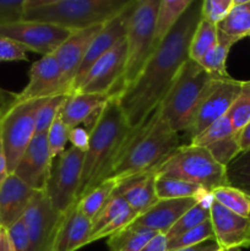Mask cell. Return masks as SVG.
Returning a JSON list of instances; mask_svg holds the SVG:
<instances>
[{
    "mask_svg": "<svg viewBox=\"0 0 250 251\" xmlns=\"http://www.w3.org/2000/svg\"><path fill=\"white\" fill-rule=\"evenodd\" d=\"M201 4L202 0H194L171 33L151 54L135 81L117 95L131 129L156 110L189 59L191 37L201 19Z\"/></svg>",
    "mask_w": 250,
    "mask_h": 251,
    "instance_id": "cell-1",
    "label": "cell"
},
{
    "mask_svg": "<svg viewBox=\"0 0 250 251\" xmlns=\"http://www.w3.org/2000/svg\"><path fill=\"white\" fill-rule=\"evenodd\" d=\"M131 131L119 98L117 95L110 96L90 129V141L83 158L76 202L109 179L115 159Z\"/></svg>",
    "mask_w": 250,
    "mask_h": 251,
    "instance_id": "cell-2",
    "label": "cell"
},
{
    "mask_svg": "<svg viewBox=\"0 0 250 251\" xmlns=\"http://www.w3.org/2000/svg\"><path fill=\"white\" fill-rule=\"evenodd\" d=\"M180 136L161 115L159 108L132 129L114 162L109 178L123 180L137 174L154 172L178 147Z\"/></svg>",
    "mask_w": 250,
    "mask_h": 251,
    "instance_id": "cell-3",
    "label": "cell"
},
{
    "mask_svg": "<svg viewBox=\"0 0 250 251\" xmlns=\"http://www.w3.org/2000/svg\"><path fill=\"white\" fill-rule=\"evenodd\" d=\"M130 0H25L24 19L71 32L107 24Z\"/></svg>",
    "mask_w": 250,
    "mask_h": 251,
    "instance_id": "cell-4",
    "label": "cell"
},
{
    "mask_svg": "<svg viewBox=\"0 0 250 251\" xmlns=\"http://www.w3.org/2000/svg\"><path fill=\"white\" fill-rule=\"evenodd\" d=\"M215 77L198 61L184 63L172 82L158 108L161 115L175 132H185L190 127L196 109Z\"/></svg>",
    "mask_w": 250,
    "mask_h": 251,
    "instance_id": "cell-5",
    "label": "cell"
},
{
    "mask_svg": "<svg viewBox=\"0 0 250 251\" xmlns=\"http://www.w3.org/2000/svg\"><path fill=\"white\" fill-rule=\"evenodd\" d=\"M154 173L194 183L202 186L208 193L229 185L225 167L218 163L206 149L190 144L172 152L157 167Z\"/></svg>",
    "mask_w": 250,
    "mask_h": 251,
    "instance_id": "cell-6",
    "label": "cell"
},
{
    "mask_svg": "<svg viewBox=\"0 0 250 251\" xmlns=\"http://www.w3.org/2000/svg\"><path fill=\"white\" fill-rule=\"evenodd\" d=\"M158 5L159 0H136L125 36L127 53L122 90L135 81L154 51V21Z\"/></svg>",
    "mask_w": 250,
    "mask_h": 251,
    "instance_id": "cell-7",
    "label": "cell"
},
{
    "mask_svg": "<svg viewBox=\"0 0 250 251\" xmlns=\"http://www.w3.org/2000/svg\"><path fill=\"white\" fill-rule=\"evenodd\" d=\"M48 98L14 102L0 118V132L9 174L14 173L22 154L36 135L37 114Z\"/></svg>",
    "mask_w": 250,
    "mask_h": 251,
    "instance_id": "cell-8",
    "label": "cell"
},
{
    "mask_svg": "<svg viewBox=\"0 0 250 251\" xmlns=\"http://www.w3.org/2000/svg\"><path fill=\"white\" fill-rule=\"evenodd\" d=\"M85 153L83 150L71 146L51 164L50 176L44 191L54 210L63 216L76 205Z\"/></svg>",
    "mask_w": 250,
    "mask_h": 251,
    "instance_id": "cell-9",
    "label": "cell"
},
{
    "mask_svg": "<svg viewBox=\"0 0 250 251\" xmlns=\"http://www.w3.org/2000/svg\"><path fill=\"white\" fill-rule=\"evenodd\" d=\"M243 83L244 81L234 80L230 76L227 78H213L211 81L196 109L190 127L185 131L189 144L216 120L227 115L242 91Z\"/></svg>",
    "mask_w": 250,
    "mask_h": 251,
    "instance_id": "cell-10",
    "label": "cell"
},
{
    "mask_svg": "<svg viewBox=\"0 0 250 251\" xmlns=\"http://www.w3.org/2000/svg\"><path fill=\"white\" fill-rule=\"evenodd\" d=\"M126 39L123 38L88 69L73 92L113 96L115 95L114 87L118 86L119 93L126 65Z\"/></svg>",
    "mask_w": 250,
    "mask_h": 251,
    "instance_id": "cell-11",
    "label": "cell"
},
{
    "mask_svg": "<svg viewBox=\"0 0 250 251\" xmlns=\"http://www.w3.org/2000/svg\"><path fill=\"white\" fill-rule=\"evenodd\" d=\"M71 33L61 27L27 20L0 24V37L12 39L42 56L53 54Z\"/></svg>",
    "mask_w": 250,
    "mask_h": 251,
    "instance_id": "cell-12",
    "label": "cell"
},
{
    "mask_svg": "<svg viewBox=\"0 0 250 251\" xmlns=\"http://www.w3.org/2000/svg\"><path fill=\"white\" fill-rule=\"evenodd\" d=\"M64 216L51 206L46 191H38L22 216L31 251H50Z\"/></svg>",
    "mask_w": 250,
    "mask_h": 251,
    "instance_id": "cell-13",
    "label": "cell"
},
{
    "mask_svg": "<svg viewBox=\"0 0 250 251\" xmlns=\"http://www.w3.org/2000/svg\"><path fill=\"white\" fill-rule=\"evenodd\" d=\"M51 164L47 134H36L22 154L14 173L37 191H44L50 176Z\"/></svg>",
    "mask_w": 250,
    "mask_h": 251,
    "instance_id": "cell-14",
    "label": "cell"
},
{
    "mask_svg": "<svg viewBox=\"0 0 250 251\" xmlns=\"http://www.w3.org/2000/svg\"><path fill=\"white\" fill-rule=\"evenodd\" d=\"M210 220L220 249L230 251L250 247V217L237 215L213 200Z\"/></svg>",
    "mask_w": 250,
    "mask_h": 251,
    "instance_id": "cell-15",
    "label": "cell"
},
{
    "mask_svg": "<svg viewBox=\"0 0 250 251\" xmlns=\"http://www.w3.org/2000/svg\"><path fill=\"white\" fill-rule=\"evenodd\" d=\"M135 4H136V0H130L126 6L117 16H114L107 24L103 25V27L98 32L97 36L95 37L93 42L91 43L90 48H88L87 54H86L85 59H83L82 64H81L80 70H78L77 75H76L75 80H74L73 86H71V92H73L74 87L80 82L81 78L85 76L88 69L100 56L108 53L115 44L119 43L123 38H125V36H126L127 24H129L130 16H131L132 11H134Z\"/></svg>",
    "mask_w": 250,
    "mask_h": 251,
    "instance_id": "cell-16",
    "label": "cell"
},
{
    "mask_svg": "<svg viewBox=\"0 0 250 251\" xmlns=\"http://www.w3.org/2000/svg\"><path fill=\"white\" fill-rule=\"evenodd\" d=\"M56 95H68L64 90L61 70L54 54L43 55L32 64L29 81L24 91L17 93L15 102L48 98Z\"/></svg>",
    "mask_w": 250,
    "mask_h": 251,
    "instance_id": "cell-17",
    "label": "cell"
},
{
    "mask_svg": "<svg viewBox=\"0 0 250 251\" xmlns=\"http://www.w3.org/2000/svg\"><path fill=\"white\" fill-rule=\"evenodd\" d=\"M102 27L103 25H100L82 31L73 32L71 36L64 41L53 53L61 70L64 90L68 95L71 92V86L80 70V66L87 54L91 43Z\"/></svg>",
    "mask_w": 250,
    "mask_h": 251,
    "instance_id": "cell-18",
    "label": "cell"
},
{
    "mask_svg": "<svg viewBox=\"0 0 250 251\" xmlns=\"http://www.w3.org/2000/svg\"><path fill=\"white\" fill-rule=\"evenodd\" d=\"M199 201L196 199H176V200H157L154 205L140 215L129 229H145L167 234L174 223Z\"/></svg>",
    "mask_w": 250,
    "mask_h": 251,
    "instance_id": "cell-19",
    "label": "cell"
},
{
    "mask_svg": "<svg viewBox=\"0 0 250 251\" xmlns=\"http://www.w3.org/2000/svg\"><path fill=\"white\" fill-rule=\"evenodd\" d=\"M37 193L15 174H9L0 185V227L7 229L21 220Z\"/></svg>",
    "mask_w": 250,
    "mask_h": 251,
    "instance_id": "cell-20",
    "label": "cell"
},
{
    "mask_svg": "<svg viewBox=\"0 0 250 251\" xmlns=\"http://www.w3.org/2000/svg\"><path fill=\"white\" fill-rule=\"evenodd\" d=\"M109 97L96 93H69L59 115L69 129L86 124V129L90 131L98 118H95V115H100V109Z\"/></svg>",
    "mask_w": 250,
    "mask_h": 251,
    "instance_id": "cell-21",
    "label": "cell"
},
{
    "mask_svg": "<svg viewBox=\"0 0 250 251\" xmlns=\"http://www.w3.org/2000/svg\"><path fill=\"white\" fill-rule=\"evenodd\" d=\"M154 185L156 173L147 172L118 180V185L113 194L126 201L130 208L140 216L158 200Z\"/></svg>",
    "mask_w": 250,
    "mask_h": 251,
    "instance_id": "cell-22",
    "label": "cell"
},
{
    "mask_svg": "<svg viewBox=\"0 0 250 251\" xmlns=\"http://www.w3.org/2000/svg\"><path fill=\"white\" fill-rule=\"evenodd\" d=\"M92 221L80 212L76 205L64 215L53 243L54 251H76L90 244Z\"/></svg>",
    "mask_w": 250,
    "mask_h": 251,
    "instance_id": "cell-23",
    "label": "cell"
},
{
    "mask_svg": "<svg viewBox=\"0 0 250 251\" xmlns=\"http://www.w3.org/2000/svg\"><path fill=\"white\" fill-rule=\"evenodd\" d=\"M194 0H159L154 21V50L171 33Z\"/></svg>",
    "mask_w": 250,
    "mask_h": 251,
    "instance_id": "cell-24",
    "label": "cell"
},
{
    "mask_svg": "<svg viewBox=\"0 0 250 251\" xmlns=\"http://www.w3.org/2000/svg\"><path fill=\"white\" fill-rule=\"evenodd\" d=\"M156 195L158 200H176V199H196L203 200L210 195L207 190L194 183L169 178V176H156Z\"/></svg>",
    "mask_w": 250,
    "mask_h": 251,
    "instance_id": "cell-25",
    "label": "cell"
},
{
    "mask_svg": "<svg viewBox=\"0 0 250 251\" xmlns=\"http://www.w3.org/2000/svg\"><path fill=\"white\" fill-rule=\"evenodd\" d=\"M217 28L237 42L250 37V0H234L233 7Z\"/></svg>",
    "mask_w": 250,
    "mask_h": 251,
    "instance_id": "cell-26",
    "label": "cell"
},
{
    "mask_svg": "<svg viewBox=\"0 0 250 251\" xmlns=\"http://www.w3.org/2000/svg\"><path fill=\"white\" fill-rule=\"evenodd\" d=\"M237 43L234 38L227 36L223 32L218 31V41L215 48L211 49L200 61L201 66L215 78H227L229 77L225 70L227 56L233 44Z\"/></svg>",
    "mask_w": 250,
    "mask_h": 251,
    "instance_id": "cell-27",
    "label": "cell"
},
{
    "mask_svg": "<svg viewBox=\"0 0 250 251\" xmlns=\"http://www.w3.org/2000/svg\"><path fill=\"white\" fill-rule=\"evenodd\" d=\"M118 185V180L114 178H109L96 186L91 191H88L82 199L76 202V207L82 215L90 218L91 221L98 215L100 210L104 207L105 203L114 193Z\"/></svg>",
    "mask_w": 250,
    "mask_h": 251,
    "instance_id": "cell-28",
    "label": "cell"
},
{
    "mask_svg": "<svg viewBox=\"0 0 250 251\" xmlns=\"http://www.w3.org/2000/svg\"><path fill=\"white\" fill-rule=\"evenodd\" d=\"M213 201L212 193L208 196H206L203 200L199 201L195 206L189 208L178 221L173 225V227L169 229L166 237L167 239H173V238L181 235L183 233L188 232V230L193 229V228L198 227L201 223L206 222L210 220V207L211 203Z\"/></svg>",
    "mask_w": 250,
    "mask_h": 251,
    "instance_id": "cell-29",
    "label": "cell"
},
{
    "mask_svg": "<svg viewBox=\"0 0 250 251\" xmlns=\"http://www.w3.org/2000/svg\"><path fill=\"white\" fill-rule=\"evenodd\" d=\"M217 41V26L200 19L191 37L190 46H189V59L199 63L211 49L215 48Z\"/></svg>",
    "mask_w": 250,
    "mask_h": 251,
    "instance_id": "cell-30",
    "label": "cell"
},
{
    "mask_svg": "<svg viewBox=\"0 0 250 251\" xmlns=\"http://www.w3.org/2000/svg\"><path fill=\"white\" fill-rule=\"evenodd\" d=\"M159 233L145 229H125L110 235L107 240L109 251H141Z\"/></svg>",
    "mask_w": 250,
    "mask_h": 251,
    "instance_id": "cell-31",
    "label": "cell"
},
{
    "mask_svg": "<svg viewBox=\"0 0 250 251\" xmlns=\"http://www.w3.org/2000/svg\"><path fill=\"white\" fill-rule=\"evenodd\" d=\"M213 200L227 210L243 216L250 217V195L233 186H222L212 191Z\"/></svg>",
    "mask_w": 250,
    "mask_h": 251,
    "instance_id": "cell-32",
    "label": "cell"
},
{
    "mask_svg": "<svg viewBox=\"0 0 250 251\" xmlns=\"http://www.w3.org/2000/svg\"><path fill=\"white\" fill-rule=\"evenodd\" d=\"M229 186L237 188L250 195V149L242 151L227 167Z\"/></svg>",
    "mask_w": 250,
    "mask_h": 251,
    "instance_id": "cell-33",
    "label": "cell"
},
{
    "mask_svg": "<svg viewBox=\"0 0 250 251\" xmlns=\"http://www.w3.org/2000/svg\"><path fill=\"white\" fill-rule=\"evenodd\" d=\"M208 240H215L213 234V227L211 220L201 223L198 227L183 233L181 235L168 240V251H174L184 248L194 247V245L201 244V243L208 242Z\"/></svg>",
    "mask_w": 250,
    "mask_h": 251,
    "instance_id": "cell-34",
    "label": "cell"
},
{
    "mask_svg": "<svg viewBox=\"0 0 250 251\" xmlns=\"http://www.w3.org/2000/svg\"><path fill=\"white\" fill-rule=\"evenodd\" d=\"M232 135H235L232 122H230V119L228 118V115H225V117L216 120L213 124H211L210 126H208L205 131L201 132L199 136H196L195 139L191 140L190 145L207 149L211 145L216 144V142L218 141H222V140L227 139V137L232 136Z\"/></svg>",
    "mask_w": 250,
    "mask_h": 251,
    "instance_id": "cell-35",
    "label": "cell"
},
{
    "mask_svg": "<svg viewBox=\"0 0 250 251\" xmlns=\"http://www.w3.org/2000/svg\"><path fill=\"white\" fill-rule=\"evenodd\" d=\"M235 134L242 131L250 123V81H244L242 91L227 113Z\"/></svg>",
    "mask_w": 250,
    "mask_h": 251,
    "instance_id": "cell-36",
    "label": "cell"
},
{
    "mask_svg": "<svg viewBox=\"0 0 250 251\" xmlns=\"http://www.w3.org/2000/svg\"><path fill=\"white\" fill-rule=\"evenodd\" d=\"M130 210H131V208L127 205L126 201L123 200L119 196H115L114 194H113V195L110 196L109 200H108V202L104 205V207H103L102 210L98 212V215L92 220V234H91V237H92L93 234H96L97 232H100V230L102 229L103 227H105L108 223H110L112 221H114L115 218L124 215L125 212H127V211Z\"/></svg>",
    "mask_w": 250,
    "mask_h": 251,
    "instance_id": "cell-37",
    "label": "cell"
},
{
    "mask_svg": "<svg viewBox=\"0 0 250 251\" xmlns=\"http://www.w3.org/2000/svg\"><path fill=\"white\" fill-rule=\"evenodd\" d=\"M68 95H56L53 97H49L46 100L43 105L39 109L38 114H37L36 120V134H47L60 113L61 107H63L64 102H65Z\"/></svg>",
    "mask_w": 250,
    "mask_h": 251,
    "instance_id": "cell-38",
    "label": "cell"
},
{
    "mask_svg": "<svg viewBox=\"0 0 250 251\" xmlns=\"http://www.w3.org/2000/svg\"><path fill=\"white\" fill-rule=\"evenodd\" d=\"M69 134H70V129L64 124L60 115H58L53 122V124L50 125V127H49L48 132H47L51 161L58 158L66 150L65 146L66 142L69 141Z\"/></svg>",
    "mask_w": 250,
    "mask_h": 251,
    "instance_id": "cell-39",
    "label": "cell"
},
{
    "mask_svg": "<svg viewBox=\"0 0 250 251\" xmlns=\"http://www.w3.org/2000/svg\"><path fill=\"white\" fill-rule=\"evenodd\" d=\"M206 150L212 154V157L218 163L225 167H227L242 152L240 151L239 142H238L237 134L211 145Z\"/></svg>",
    "mask_w": 250,
    "mask_h": 251,
    "instance_id": "cell-40",
    "label": "cell"
},
{
    "mask_svg": "<svg viewBox=\"0 0 250 251\" xmlns=\"http://www.w3.org/2000/svg\"><path fill=\"white\" fill-rule=\"evenodd\" d=\"M234 0H202L201 19L218 26L230 11Z\"/></svg>",
    "mask_w": 250,
    "mask_h": 251,
    "instance_id": "cell-41",
    "label": "cell"
},
{
    "mask_svg": "<svg viewBox=\"0 0 250 251\" xmlns=\"http://www.w3.org/2000/svg\"><path fill=\"white\" fill-rule=\"evenodd\" d=\"M28 49L22 44L6 38L0 37V63L2 61H27Z\"/></svg>",
    "mask_w": 250,
    "mask_h": 251,
    "instance_id": "cell-42",
    "label": "cell"
},
{
    "mask_svg": "<svg viewBox=\"0 0 250 251\" xmlns=\"http://www.w3.org/2000/svg\"><path fill=\"white\" fill-rule=\"evenodd\" d=\"M7 233L15 251H31V242L22 218L7 228Z\"/></svg>",
    "mask_w": 250,
    "mask_h": 251,
    "instance_id": "cell-43",
    "label": "cell"
},
{
    "mask_svg": "<svg viewBox=\"0 0 250 251\" xmlns=\"http://www.w3.org/2000/svg\"><path fill=\"white\" fill-rule=\"evenodd\" d=\"M25 0H0V24L24 19Z\"/></svg>",
    "mask_w": 250,
    "mask_h": 251,
    "instance_id": "cell-44",
    "label": "cell"
},
{
    "mask_svg": "<svg viewBox=\"0 0 250 251\" xmlns=\"http://www.w3.org/2000/svg\"><path fill=\"white\" fill-rule=\"evenodd\" d=\"M69 141L71 142L74 147H77V149L86 151L88 146V141H90V131L86 127L81 126L70 129Z\"/></svg>",
    "mask_w": 250,
    "mask_h": 251,
    "instance_id": "cell-45",
    "label": "cell"
},
{
    "mask_svg": "<svg viewBox=\"0 0 250 251\" xmlns=\"http://www.w3.org/2000/svg\"><path fill=\"white\" fill-rule=\"evenodd\" d=\"M141 251H168V239L166 234H157Z\"/></svg>",
    "mask_w": 250,
    "mask_h": 251,
    "instance_id": "cell-46",
    "label": "cell"
},
{
    "mask_svg": "<svg viewBox=\"0 0 250 251\" xmlns=\"http://www.w3.org/2000/svg\"><path fill=\"white\" fill-rule=\"evenodd\" d=\"M217 243L215 240H208V242L201 243V244L194 245V247H189V248H184V249H179V250H174V251H216L218 250Z\"/></svg>",
    "mask_w": 250,
    "mask_h": 251,
    "instance_id": "cell-47",
    "label": "cell"
},
{
    "mask_svg": "<svg viewBox=\"0 0 250 251\" xmlns=\"http://www.w3.org/2000/svg\"><path fill=\"white\" fill-rule=\"evenodd\" d=\"M7 176H9V171H7L6 156H5L4 145H2V139H1V132H0V185H1L2 181L6 179Z\"/></svg>",
    "mask_w": 250,
    "mask_h": 251,
    "instance_id": "cell-48",
    "label": "cell"
},
{
    "mask_svg": "<svg viewBox=\"0 0 250 251\" xmlns=\"http://www.w3.org/2000/svg\"><path fill=\"white\" fill-rule=\"evenodd\" d=\"M238 142H239L240 151H245V150L250 149V123L237 134Z\"/></svg>",
    "mask_w": 250,
    "mask_h": 251,
    "instance_id": "cell-49",
    "label": "cell"
},
{
    "mask_svg": "<svg viewBox=\"0 0 250 251\" xmlns=\"http://www.w3.org/2000/svg\"><path fill=\"white\" fill-rule=\"evenodd\" d=\"M0 251H15L6 228L0 227Z\"/></svg>",
    "mask_w": 250,
    "mask_h": 251,
    "instance_id": "cell-50",
    "label": "cell"
},
{
    "mask_svg": "<svg viewBox=\"0 0 250 251\" xmlns=\"http://www.w3.org/2000/svg\"><path fill=\"white\" fill-rule=\"evenodd\" d=\"M15 98H16V95L11 92H7V91H4L2 88H0V100L2 103H5L6 105L11 107L12 103L15 102Z\"/></svg>",
    "mask_w": 250,
    "mask_h": 251,
    "instance_id": "cell-51",
    "label": "cell"
},
{
    "mask_svg": "<svg viewBox=\"0 0 250 251\" xmlns=\"http://www.w3.org/2000/svg\"><path fill=\"white\" fill-rule=\"evenodd\" d=\"M9 105H6L5 103H2L1 100H0V118L2 117V115L5 114V112H6L7 109H9Z\"/></svg>",
    "mask_w": 250,
    "mask_h": 251,
    "instance_id": "cell-52",
    "label": "cell"
},
{
    "mask_svg": "<svg viewBox=\"0 0 250 251\" xmlns=\"http://www.w3.org/2000/svg\"><path fill=\"white\" fill-rule=\"evenodd\" d=\"M216 251H225V250H222V249H218V250H216Z\"/></svg>",
    "mask_w": 250,
    "mask_h": 251,
    "instance_id": "cell-53",
    "label": "cell"
},
{
    "mask_svg": "<svg viewBox=\"0 0 250 251\" xmlns=\"http://www.w3.org/2000/svg\"><path fill=\"white\" fill-rule=\"evenodd\" d=\"M50 251H54V250H53V249H51V250H50Z\"/></svg>",
    "mask_w": 250,
    "mask_h": 251,
    "instance_id": "cell-54",
    "label": "cell"
}]
</instances>
